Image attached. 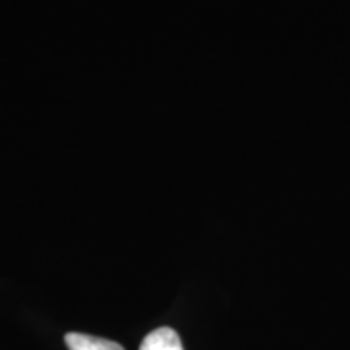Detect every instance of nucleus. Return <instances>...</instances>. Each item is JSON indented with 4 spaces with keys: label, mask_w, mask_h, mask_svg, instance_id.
Listing matches in <instances>:
<instances>
[{
    "label": "nucleus",
    "mask_w": 350,
    "mask_h": 350,
    "mask_svg": "<svg viewBox=\"0 0 350 350\" xmlns=\"http://www.w3.org/2000/svg\"><path fill=\"white\" fill-rule=\"evenodd\" d=\"M140 350H183V345L174 329L160 327L144 337Z\"/></svg>",
    "instance_id": "obj_1"
},
{
    "label": "nucleus",
    "mask_w": 350,
    "mask_h": 350,
    "mask_svg": "<svg viewBox=\"0 0 350 350\" xmlns=\"http://www.w3.org/2000/svg\"><path fill=\"white\" fill-rule=\"evenodd\" d=\"M68 350H125L121 345L107 340V338L92 337L84 333H68L64 337Z\"/></svg>",
    "instance_id": "obj_2"
}]
</instances>
